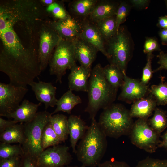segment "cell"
I'll list each match as a JSON object with an SVG mask.
<instances>
[{"instance_id": "obj_1", "label": "cell", "mask_w": 167, "mask_h": 167, "mask_svg": "<svg viewBox=\"0 0 167 167\" xmlns=\"http://www.w3.org/2000/svg\"><path fill=\"white\" fill-rule=\"evenodd\" d=\"M35 35L29 27L0 14V71L10 84L26 86L41 73Z\"/></svg>"}, {"instance_id": "obj_2", "label": "cell", "mask_w": 167, "mask_h": 167, "mask_svg": "<svg viewBox=\"0 0 167 167\" xmlns=\"http://www.w3.org/2000/svg\"><path fill=\"white\" fill-rule=\"evenodd\" d=\"M103 67L100 64L92 69L88 81V102L85 111L90 119L95 118L99 110L105 108L115 100L117 90L113 88L106 80Z\"/></svg>"}, {"instance_id": "obj_3", "label": "cell", "mask_w": 167, "mask_h": 167, "mask_svg": "<svg viewBox=\"0 0 167 167\" xmlns=\"http://www.w3.org/2000/svg\"><path fill=\"white\" fill-rule=\"evenodd\" d=\"M77 146V159L86 167H98L106 152L107 136L95 118Z\"/></svg>"}, {"instance_id": "obj_4", "label": "cell", "mask_w": 167, "mask_h": 167, "mask_svg": "<svg viewBox=\"0 0 167 167\" xmlns=\"http://www.w3.org/2000/svg\"><path fill=\"white\" fill-rule=\"evenodd\" d=\"M103 109L98 122L107 137L118 139L129 135L134 123L130 111L118 104H112Z\"/></svg>"}, {"instance_id": "obj_5", "label": "cell", "mask_w": 167, "mask_h": 167, "mask_svg": "<svg viewBox=\"0 0 167 167\" xmlns=\"http://www.w3.org/2000/svg\"><path fill=\"white\" fill-rule=\"evenodd\" d=\"M52 115L46 111L37 112L32 119L23 123L24 140L21 146L24 154L36 161L43 151L41 144L43 130Z\"/></svg>"}, {"instance_id": "obj_6", "label": "cell", "mask_w": 167, "mask_h": 167, "mask_svg": "<svg viewBox=\"0 0 167 167\" xmlns=\"http://www.w3.org/2000/svg\"><path fill=\"white\" fill-rule=\"evenodd\" d=\"M105 49L110 64L126 73L132 51L131 38L126 29L120 26L117 34L106 42Z\"/></svg>"}, {"instance_id": "obj_7", "label": "cell", "mask_w": 167, "mask_h": 167, "mask_svg": "<svg viewBox=\"0 0 167 167\" xmlns=\"http://www.w3.org/2000/svg\"><path fill=\"white\" fill-rule=\"evenodd\" d=\"M76 61L74 41L61 38L49 62L50 74L55 75L56 82L61 84L66 70L77 65Z\"/></svg>"}, {"instance_id": "obj_8", "label": "cell", "mask_w": 167, "mask_h": 167, "mask_svg": "<svg viewBox=\"0 0 167 167\" xmlns=\"http://www.w3.org/2000/svg\"><path fill=\"white\" fill-rule=\"evenodd\" d=\"M129 135L133 144L150 153L156 152L161 141L160 134L150 126L147 119L139 118L136 120Z\"/></svg>"}, {"instance_id": "obj_9", "label": "cell", "mask_w": 167, "mask_h": 167, "mask_svg": "<svg viewBox=\"0 0 167 167\" xmlns=\"http://www.w3.org/2000/svg\"><path fill=\"white\" fill-rule=\"evenodd\" d=\"M38 35L37 57L41 70L42 71L49 64L52 53L61 38L45 22L40 26Z\"/></svg>"}, {"instance_id": "obj_10", "label": "cell", "mask_w": 167, "mask_h": 167, "mask_svg": "<svg viewBox=\"0 0 167 167\" xmlns=\"http://www.w3.org/2000/svg\"><path fill=\"white\" fill-rule=\"evenodd\" d=\"M28 91L26 86L0 83V116L4 117L15 111Z\"/></svg>"}, {"instance_id": "obj_11", "label": "cell", "mask_w": 167, "mask_h": 167, "mask_svg": "<svg viewBox=\"0 0 167 167\" xmlns=\"http://www.w3.org/2000/svg\"><path fill=\"white\" fill-rule=\"evenodd\" d=\"M69 147L58 145L43 150L36 160L38 167H64L72 159Z\"/></svg>"}, {"instance_id": "obj_12", "label": "cell", "mask_w": 167, "mask_h": 167, "mask_svg": "<svg viewBox=\"0 0 167 167\" xmlns=\"http://www.w3.org/2000/svg\"><path fill=\"white\" fill-rule=\"evenodd\" d=\"M83 20L71 15L62 20H50L48 19L45 22L54 30L60 38L74 41L80 37Z\"/></svg>"}, {"instance_id": "obj_13", "label": "cell", "mask_w": 167, "mask_h": 167, "mask_svg": "<svg viewBox=\"0 0 167 167\" xmlns=\"http://www.w3.org/2000/svg\"><path fill=\"white\" fill-rule=\"evenodd\" d=\"M124 82L118 100L130 103L145 97L149 88L141 81L132 79L124 73Z\"/></svg>"}, {"instance_id": "obj_14", "label": "cell", "mask_w": 167, "mask_h": 167, "mask_svg": "<svg viewBox=\"0 0 167 167\" xmlns=\"http://www.w3.org/2000/svg\"><path fill=\"white\" fill-rule=\"evenodd\" d=\"M74 41L77 60L79 61L80 66L91 72L92 64L96 59L98 50L80 37Z\"/></svg>"}, {"instance_id": "obj_15", "label": "cell", "mask_w": 167, "mask_h": 167, "mask_svg": "<svg viewBox=\"0 0 167 167\" xmlns=\"http://www.w3.org/2000/svg\"><path fill=\"white\" fill-rule=\"evenodd\" d=\"M28 85L34 92L36 99L40 102L44 104L45 109L56 105L58 101L56 97L57 88L52 83L33 81Z\"/></svg>"}, {"instance_id": "obj_16", "label": "cell", "mask_w": 167, "mask_h": 167, "mask_svg": "<svg viewBox=\"0 0 167 167\" xmlns=\"http://www.w3.org/2000/svg\"><path fill=\"white\" fill-rule=\"evenodd\" d=\"M80 37L92 45L107 59L108 55L105 49V42L95 24L87 18L83 20Z\"/></svg>"}, {"instance_id": "obj_17", "label": "cell", "mask_w": 167, "mask_h": 167, "mask_svg": "<svg viewBox=\"0 0 167 167\" xmlns=\"http://www.w3.org/2000/svg\"><path fill=\"white\" fill-rule=\"evenodd\" d=\"M68 77L69 90L87 92L91 72L81 66L76 65L71 70Z\"/></svg>"}, {"instance_id": "obj_18", "label": "cell", "mask_w": 167, "mask_h": 167, "mask_svg": "<svg viewBox=\"0 0 167 167\" xmlns=\"http://www.w3.org/2000/svg\"><path fill=\"white\" fill-rule=\"evenodd\" d=\"M120 1L98 0L93 11L87 19L95 23L115 16Z\"/></svg>"}, {"instance_id": "obj_19", "label": "cell", "mask_w": 167, "mask_h": 167, "mask_svg": "<svg viewBox=\"0 0 167 167\" xmlns=\"http://www.w3.org/2000/svg\"><path fill=\"white\" fill-rule=\"evenodd\" d=\"M41 104L40 102L35 104L28 100L24 99L15 111L4 117L8 118H13V120L18 123L28 122L35 117Z\"/></svg>"}, {"instance_id": "obj_20", "label": "cell", "mask_w": 167, "mask_h": 167, "mask_svg": "<svg viewBox=\"0 0 167 167\" xmlns=\"http://www.w3.org/2000/svg\"><path fill=\"white\" fill-rule=\"evenodd\" d=\"M68 121L71 146L73 152L76 154L77 142L84 136L88 126L80 117L77 115H70Z\"/></svg>"}, {"instance_id": "obj_21", "label": "cell", "mask_w": 167, "mask_h": 167, "mask_svg": "<svg viewBox=\"0 0 167 167\" xmlns=\"http://www.w3.org/2000/svg\"><path fill=\"white\" fill-rule=\"evenodd\" d=\"M157 103L151 95L134 102L130 110L132 118L148 119L156 108Z\"/></svg>"}, {"instance_id": "obj_22", "label": "cell", "mask_w": 167, "mask_h": 167, "mask_svg": "<svg viewBox=\"0 0 167 167\" xmlns=\"http://www.w3.org/2000/svg\"><path fill=\"white\" fill-rule=\"evenodd\" d=\"M98 0H75L69 5L72 16L81 19L87 18L93 11Z\"/></svg>"}, {"instance_id": "obj_23", "label": "cell", "mask_w": 167, "mask_h": 167, "mask_svg": "<svg viewBox=\"0 0 167 167\" xmlns=\"http://www.w3.org/2000/svg\"><path fill=\"white\" fill-rule=\"evenodd\" d=\"M24 140L23 123H17L0 134L1 142L9 144L18 143L22 145Z\"/></svg>"}, {"instance_id": "obj_24", "label": "cell", "mask_w": 167, "mask_h": 167, "mask_svg": "<svg viewBox=\"0 0 167 167\" xmlns=\"http://www.w3.org/2000/svg\"><path fill=\"white\" fill-rule=\"evenodd\" d=\"M82 103L81 98L73 94L72 91L69 90L61 97L58 100L56 108L51 113L52 115L60 111L70 114L72 109L78 104Z\"/></svg>"}, {"instance_id": "obj_25", "label": "cell", "mask_w": 167, "mask_h": 167, "mask_svg": "<svg viewBox=\"0 0 167 167\" xmlns=\"http://www.w3.org/2000/svg\"><path fill=\"white\" fill-rule=\"evenodd\" d=\"M49 122L60 140L64 142L69 135L67 117L62 114L53 115L50 118Z\"/></svg>"}, {"instance_id": "obj_26", "label": "cell", "mask_w": 167, "mask_h": 167, "mask_svg": "<svg viewBox=\"0 0 167 167\" xmlns=\"http://www.w3.org/2000/svg\"><path fill=\"white\" fill-rule=\"evenodd\" d=\"M94 23L105 43L118 32L115 15Z\"/></svg>"}, {"instance_id": "obj_27", "label": "cell", "mask_w": 167, "mask_h": 167, "mask_svg": "<svg viewBox=\"0 0 167 167\" xmlns=\"http://www.w3.org/2000/svg\"><path fill=\"white\" fill-rule=\"evenodd\" d=\"M105 76L109 84L118 90L121 87L124 82V75L117 67L110 64L103 68Z\"/></svg>"}, {"instance_id": "obj_28", "label": "cell", "mask_w": 167, "mask_h": 167, "mask_svg": "<svg viewBox=\"0 0 167 167\" xmlns=\"http://www.w3.org/2000/svg\"><path fill=\"white\" fill-rule=\"evenodd\" d=\"M62 143L49 121L44 127L42 133L41 144L43 150L59 145Z\"/></svg>"}, {"instance_id": "obj_29", "label": "cell", "mask_w": 167, "mask_h": 167, "mask_svg": "<svg viewBox=\"0 0 167 167\" xmlns=\"http://www.w3.org/2000/svg\"><path fill=\"white\" fill-rule=\"evenodd\" d=\"M153 116L148 122L150 126L159 134L167 127V116L161 109L156 108Z\"/></svg>"}, {"instance_id": "obj_30", "label": "cell", "mask_w": 167, "mask_h": 167, "mask_svg": "<svg viewBox=\"0 0 167 167\" xmlns=\"http://www.w3.org/2000/svg\"><path fill=\"white\" fill-rule=\"evenodd\" d=\"M158 85H153L149 89V92L156 101L157 105L167 104V83L163 80Z\"/></svg>"}, {"instance_id": "obj_31", "label": "cell", "mask_w": 167, "mask_h": 167, "mask_svg": "<svg viewBox=\"0 0 167 167\" xmlns=\"http://www.w3.org/2000/svg\"><path fill=\"white\" fill-rule=\"evenodd\" d=\"M24 154L22 146L11 145V144L0 142V160L6 159L14 157L20 156Z\"/></svg>"}, {"instance_id": "obj_32", "label": "cell", "mask_w": 167, "mask_h": 167, "mask_svg": "<svg viewBox=\"0 0 167 167\" xmlns=\"http://www.w3.org/2000/svg\"><path fill=\"white\" fill-rule=\"evenodd\" d=\"M46 10L48 15L52 17L53 19L62 20L71 16L60 1H56L51 4L46 6Z\"/></svg>"}, {"instance_id": "obj_33", "label": "cell", "mask_w": 167, "mask_h": 167, "mask_svg": "<svg viewBox=\"0 0 167 167\" xmlns=\"http://www.w3.org/2000/svg\"><path fill=\"white\" fill-rule=\"evenodd\" d=\"M131 7L127 1H120L115 15L118 32L121 24L126 20Z\"/></svg>"}, {"instance_id": "obj_34", "label": "cell", "mask_w": 167, "mask_h": 167, "mask_svg": "<svg viewBox=\"0 0 167 167\" xmlns=\"http://www.w3.org/2000/svg\"><path fill=\"white\" fill-rule=\"evenodd\" d=\"M135 167H167V159L147 157L139 161Z\"/></svg>"}, {"instance_id": "obj_35", "label": "cell", "mask_w": 167, "mask_h": 167, "mask_svg": "<svg viewBox=\"0 0 167 167\" xmlns=\"http://www.w3.org/2000/svg\"><path fill=\"white\" fill-rule=\"evenodd\" d=\"M153 56L152 54H147V62L143 69L141 81L143 84L146 85L148 83L153 73L151 64Z\"/></svg>"}, {"instance_id": "obj_36", "label": "cell", "mask_w": 167, "mask_h": 167, "mask_svg": "<svg viewBox=\"0 0 167 167\" xmlns=\"http://www.w3.org/2000/svg\"><path fill=\"white\" fill-rule=\"evenodd\" d=\"M161 51L160 46L155 38L147 37L144 46L143 52L147 54H152L154 51Z\"/></svg>"}, {"instance_id": "obj_37", "label": "cell", "mask_w": 167, "mask_h": 167, "mask_svg": "<svg viewBox=\"0 0 167 167\" xmlns=\"http://www.w3.org/2000/svg\"><path fill=\"white\" fill-rule=\"evenodd\" d=\"M22 156H18L0 160V167H20Z\"/></svg>"}, {"instance_id": "obj_38", "label": "cell", "mask_w": 167, "mask_h": 167, "mask_svg": "<svg viewBox=\"0 0 167 167\" xmlns=\"http://www.w3.org/2000/svg\"><path fill=\"white\" fill-rule=\"evenodd\" d=\"M157 57L159 58L158 63L160 66L158 67L153 71V73L164 69L167 70V53L160 51Z\"/></svg>"}, {"instance_id": "obj_39", "label": "cell", "mask_w": 167, "mask_h": 167, "mask_svg": "<svg viewBox=\"0 0 167 167\" xmlns=\"http://www.w3.org/2000/svg\"><path fill=\"white\" fill-rule=\"evenodd\" d=\"M98 167H131L125 162L111 159L101 163Z\"/></svg>"}, {"instance_id": "obj_40", "label": "cell", "mask_w": 167, "mask_h": 167, "mask_svg": "<svg viewBox=\"0 0 167 167\" xmlns=\"http://www.w3.org/2000/svg\"><path fill=\"white\" fill-rule=\"evenodd\" d=\"M20 167H38L36 161L28 155L24 154L22 156Z\"/></svg>"}, {"instance_id": "obj_41", "label": "cell", "mask_w": 167, "mask_h": 167, "mask_svg": "<svg viewBox=\"0 0 167 167\" xmlns=\"http://www.w3.org/2000/svg\"><path fill=\"white\" fill-rule=\"evenodd\" d=\"M18 123L14 120H6L0 118V133L7 128Z\"/></svg>"}, {"instance_id": "obj_42", "label": "cell", "mask_w": 167, "mask_h": 167, "mask_svg": "<svg viewBox=\"0 0 167 167\" xmlns=\"http://www.w3.org/2000/svg\"><path fill=\"white\" fill-rule=\"evenodd\" d=\"M129 2L132 6L138 9H144L148 6L150 1L148 0H131Z\"/></svg>"}, {"instance_id": "obj_43", "label": "cell", "mask_w": 167, "mask_h": 167, "mask_svg": "<svg viewBox=\"0 0 167 167\" xmlns=\"http://www.w3.org/2000/svg\"><path fill=\"white\" fill-rule=\"evenodd\" d=\"M157 26L161 29H167V15L161 16L159 18Z\"/></svg>"}, {"instance_id": "obj_44", "label": "cell", "mask_w": 167, "mask_h": 167, "mask_svg": "<svg viewBox=\"0 0 167 167\" xmlns=\"http://www.w3.org/2000/svg\"><path fill=\"white\" fill-rule=\"evenodd\" d=\"M162 45H167V29H161L158 32Z\"/></svg>"}, {"instance_id": "obj_45", "label": "cell", "mask_w": 167, "mask_h": 167, "mask_svg": "<svg viewBox=\"0 0 167 167\" xmlns=\"http://www.w3.org/2000/svg\"><path fill=\"white\" fill-rule=\"evenodd\" d=\"M162 140L159 145V148L163 147L167 148V131L161 137Z\"/></svg>"}, {"instance_id": "obj_46", "label": "cell", "mask_w": 167, "mask_h": 167, "mask_svg": "<svg viewBox=\"0 0 167 167\" xmlns=\"http://www.w3.org/2000/svg\"><path fill=\"white\" fill-rule=\"evenodd\" d=\"M56 0H39L40 2L44 6H48L51 4Z\"/></svg>"}, {"instance_id": "obj_47", "label": "cell", "mask_w": 167, "mask_h": 167, "mask_svg": "<svg viewBox=\"0 0 167 167\" xmlns=\"http://www.w3.org/2000/svg\"><path fill=\"white\" fill-rule=\"evenodd\" d=\"M64 167H86L84 165H82L80 166H66Z\"/></svg>"}, {"instance_id": "obj_48", "label": "cell", "mask_w": 167, "mask_h": 167, "mask_svg": "<svg viewBox=\"0 0 167 167\" xmlns=\"http://www.w3.org/2000/svg\"><path fill=\"white\" fill-rule=\"evenodd\" d=\"M166 7L167 8V0L165 1Z\"/></svg>"}, {"instance_id": "obj_49", "label": "cell", "mask_w": 167, "mask_h": 167, "mask_svg": "<svg viewBox=\"0 0 167 167\" xmlns=\"http://www.w3.org/2000/svg\"></svg>"}]
</instances>
